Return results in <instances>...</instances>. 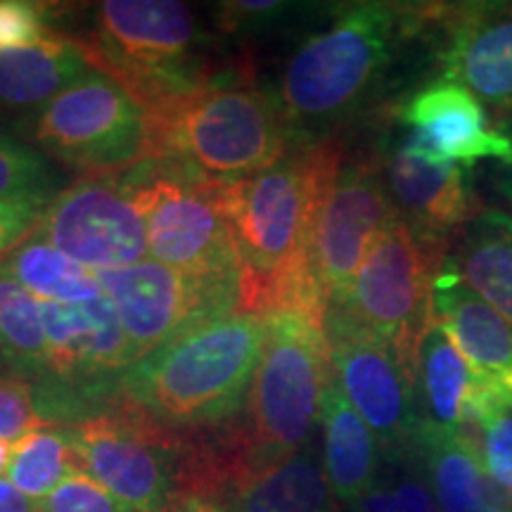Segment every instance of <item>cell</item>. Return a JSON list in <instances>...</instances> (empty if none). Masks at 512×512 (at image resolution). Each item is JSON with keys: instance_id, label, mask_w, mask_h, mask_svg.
Returning <instances> with one entry per match:
<instances>
[{"instance_id": "obj_1", "label": "cell", "mask_w": 512, "mask_h": 512, "mask_svg": "<svg viewBox=\"0 0 512 512\" xmlns=\"http://www.w3.org/2000/svg\"><path fill=\"white\" fill-rule=\"evenodd\" d=\"M332 140L297 143L259 174L216 181L240 259V311H304L325 318L311 275V238L330 185L342 171Z\"/></svg>"}, {"instance_id": "obj_2", "label": "cell", "mask_w": 512, "mask_h": 512, "mask_svg": "<svg viewBox=\"0 0 512 512\" xmlns=\"http://www.w3.org/2000/svg\"><path fill=\"white\" fill-rule=\"evenodd\" d=\"M264 342V316L240 309L219 313L133 363L119 389L164 425L230 420L247 403Z\"/></svg>"}, {"instance_id": "obj_3", "label": "cell", "mask_w": 512, "mask_h": 512, "mask_svg": "<svg viewBox=\"0 0 512 512\" xmlns=\"http://www.w3.org/2000/svg\"><path fill=\"white\" fill-rule=\"evenodd\" d=\"M437 5L358 3L287 62L280 105L294 133L335 124L368 98L403 43L434 24Z\"/></svg>"}, {"instance_id": "obj_4", "label": "cell", "mask_w": 512, "mask_h": 512, "mask_svg": "<svg viewBox=\"0 0 512 512\" xmlns=\"http://www.w3.org/2000/svg\"><path fill=\"white\" fill-rule=\"evenodd\" d=\"M145 114L147 159H169L214 181L259 174L297 145L280 100L242 81H204Z\"/></svg>"}, {"instance_id": "obj_5", "label": "cell", "mask_w": 512, "mask_h": 512, "mask_svg": "<svg viewBox=\"0 0 512 512\" xmlns=\"http://www.w3.org/2000/svg\"><path fill=\"white\" fill-rule=\"evenodd\" d=\"M332 377L323 318L304 311L266 316V342L247 396V470H264L311 444Z\"/></svg>"}, {"instance_id": "obj_6", "label": "cell", "mask_w": 512, "mask_h": 512, "mask_svg": "<svg viewBox=\"0 0 512 512\" xmlns=\"http://www.w3.org/2000/svg\"><path fill=\"white\" fill-rule=\"evenodd\" d=\"M145 219L150 256L190 278L240 294V259L216 181L169 159L126 171Z\"/></svg>"}, {"instance_id": "obj_7", "label": "cell", "mask_w": 512, "mask_h": 512, "mask_svg": "<svg viewBox=\"0 0 512 512\" xmlns=\"http://www.w3.org/2000/svg\"><path fill=\"white\" fill-rule=\"evenodd\" d=\"M197 24L176 0H107L93 34L81 41L95 69L117 79L145 110L192 91L207 79L192 67Z\"/></svg>"}, {"instance_id": "obj_8", "label": "cell", "mask_w": 512, "mask_h": 512, "mask_svg": "<svg viewBox=\"0 0 512 512\" xmlns=\"http://www.w3.org/2000/svg\"><path fill=\"white\" fill-rule=\"evenodd\" d=\"M34 138L50 157L86 176L124 174L150 157L145 107L95 67L43 107Z\"/></svg>"}, {"instance_id": "obj_9", "label": "cell", "mask_w": 512, "mask_h": 512, "mask_svg": "<svg viewBox=\"0 0 512 512\" xmlns=\"http://www.w3.org/2000/svg\"><path fill=\"white\" fill-rule=\"evenodd\" d=\"M444 252L446 247L425 240L396 214L368 249L347 302L330 309L347 313L415 366L422 332L432 320L434 280Z\"/></svg>"}, {"instance_id": "obj_10", "label": "cell", "mask_w": 512, "mask_h": 512, "mask_svg": "<svg viewBox=\"0 0 512 512\" xmlns=\"http://www.w3.org/2000/svg\"><path fill=\"white\" fill-rule=\"evenodd\" d=\"M335 380L389 460L406 458L422 425L415 366L399 349L328 309L323 318Z\"/></svg>"}, {"instance_id": "obj_11", "label": "cell", "mask_w": 512, "mask_h": 512, "mask_svg": "<svg viewBox=\"0 0 512 512\" xmlns=\"http://www.w3.org/2000/svg\"><path fill=\"white\" fill-rule=\"evenodd\" d=\"M88 475L136 512H169L178 503L174 441L155 418L131 403L69 427Z\"/></svg>"}, {"instance_id": "obj_12", "label": "cell", "mask_w": 512, "mask_h": 512, "mask_svg": "<svg viewBox=\"0 0 512 512\" xmlns=\"http://www.w3.org/2000/svg\"><path fill=\"white\" fill-rule=\"evenodd\" d=\"M34 233L93 271L140 264L150 254L145 219L124 174H95L57 192Z\"/></svg>"}, {"instance_id": "obj_13", "label": "cell", "mask_w": 512, "mask_h": 512, "mask_svg": "<svg viewBox=\"0 0 512 512\" xmlns=\"http://www.w3.org/2000/svg\"><path fill=\"white\" fill-rule=\"evenodd\" d=\"M399 214L370 162H347L320 204L311 238V275L325 306L347 302L368 249Z\"/></svg>"}, {"instance_id": "obj_14", "label": "cell", "mask_w": 512, "mask_h": 512, "mask_svg": "<svg viewBox=\"0 0 512 512\" xmlns=\"http://www.w3.org/2000/svg\"><path fill=\"white\" fill-rule=\"evenodd\" d=\"M95 278L117 309L138 361L192 325L240 309V294L235 290L200 283L155 259L95 271Z\"/></svg>"}, {"instance_id": "obj_15", "label": "cell", "mask_w": 512, "mask_h": 512, "mask_svg": "<svg viewBox=\"0 0 512 512\" xmlns=\"http://www.w3.org/2000/svg\"><path fill=\"white\" fill-rule=\"evenodd\" d=\"M441 79L467 88L484 107L512 110V3L437 10Z\"/></svg>"}, {"instance_id": "obj_16", "label": "cell", "mask_w": 512, "mask_h": 512, "mask_svg": "<svg viewBox=\"0 0 512 512\" xmlns=\"http://www.w3.org/2000/svg\"><path fill=\"white\" fill-rule=\"evenodd\" d=\"M401 119L411 128L403 143L422 157L460 166L498 159L512 166V138L491 126L482 100L456 81L439 76L415 91Z\"/></svg>"}, {"instance_id": "obj_17", "label": "cell", "mask_w": 512, "mask_h": 512, "mask_svg": "<svg viewBox=\"0 0 512 512\" xmlns=\"http://www.w3.org/2000/svg\"><path fill=\"white\" fill-rule=\"evenodd\" d=\"M387 188L403 221L422 238L446 247V240L470 226L472 192L460 164L434 162L401 143L389 157Z\"/></svg>"}, {"instance_id": "obj_18", "label": "cell", "mask_w": 512, "mask_h": 512, "mask_svg": "<svg viewBox=\"0 0 512 512\" xmlns=\"http://www.w3.org/2000/svg\"><path fill=\"white\" fill-rule=\"evenodd\" d=\"M432 316L479 380L512 387V325L458 278L448 259L434 280Z\"/></svg>"}, {"instance_id": "obj_19", "label": "cell", "mask_w": 512, "mask_h": 512, "mask_svg": "<svg viewBox=\"0 0 512 512\" xmlns=\"http://www.w3.org/2000/svg\"><path fill=\"white\" fill-rule=\"evenodd\" d=\"M484 384L432 316L415 354V389L422 422L465 432Z\"/></svg>"}, {"instance_id": "obj_20", "label": "cell", "mask_w": 512, "mask_h": 512, "mask_svg": "<svg viewBox=\"0 0 512 512\" xmlns=\"http://www.w3.org/2000/svg\"><path fill=\"white\" fill-rule=\"evenodd\" d=\"M323 467L332 496L356 503L377 482L382 446L366 420L356 413L332 373L320 408Z\"/></svg>"}, {"instance_id": "obj_21", "label": "cell", "mask_w": 512, "mask_h": 512, "mask_svg": "<svg viewBox=\"0 0 512 512\" xmlns=\"http://www.w3.org/2000/svg\"><path fill=\"white\" fill-rule=\"evenodd\" d=\"M406 458L425 477L439 512H482L489 505V482L465 432L422 422Z\"/></svg>"}, {"instance_id": "obj_22", "label": "cell", "mask_w": 512, "mask_h": 512, "mask_svg": "<svg viewBox=\"0 0 512 512\" xmlns=\"http://www.w3.org/2000/svg\"><path fill=\"white\" fill-rule=\"evenodd\" d=\"M93 69L79 38L55 34L36 46L0 53V107L38 110Z\"/></svg>"}, {"instance_id": "obj_23", "label": "cell", "mask_w": 512, "mask_h": 512, "mask_svg": "<svg viewBox=\"0 0 512 512\" xmlns=\"http://www.w3.org/2000/svg\"><path fill=\"white\" fill-rule=\"evenodd\" d=\"M323 460L309 444L264 470H247L228 512H330Z\"/></svg>"}, {"instance_id": "obj_24", "label": "cell", "mask_w": 512, "mask_h": 512, "mask_svg": "<svg viewBox=\"0 0 512 512\" xmlns=\"http://www.w3.org/2000/svg\"><path fill=\"white\" fill-rule=\"evenodd\" d=\"M458 278L512 325V216L479 211L463 230L456 254L446 256Z\"/></svg>"}, {"instance_id": "obj_25", "label": "cell", "mask_w": 512, "mask_h": 512, "mask_svg": "<svg viewBox=\"0 0 512 512\" xmlns=\"http://www.w3.org/2000/svg\"><path fill=\"white\" fill-rule=\"evenodd\" d=\"M0 368L5 377L38 387L50 380L48 342L38 299L0 261Z\"/></svg>"}, {"instance_id": "obj_26", "label": "cell", "mask_w": 512, "mask_h": 512, "mask_svg": "<svg viewBox=\"0 0 512 512\" xmlns=\"http://www.w3.org/2000/svg\"><path fill=\"white\" fill-rule=\"evenodd\" d=\"M3 266L41 302L86 304L105 294L95 271L62 254L38 233H31L22 245L12 249Z\"/></svg>"}, {"instance_id": "obj_27", "label": "cell", "mask_w": 512, "mask_h": 512, "mask_svg": "<svg viewBox=\"0 0 512 512\" xmlns=\"http://www.w3.org/2000/svg\"><path fill=\"white\" fill-rule=\"evenodd\" d=\"M81 467L67 425H43L12 444L5 479L29 501L41 503Z\"/></svg>"}, {"instance_id": "obj_28", "label": "cell", "mask_w": 512, "mask_h": 512, "mask_svg": "<svg viewBox=\"0 0 512 512\" xmlns=\"http://www.w3.org/2000/svg\"><path fill=\"white\" fill-rule=\"evenodd\" d=\"M498 503L512 510V389L486 382L465 430Z\"/></svg>"}, {"instance_id": "obj_29", "label": "cell", "mask_w": 512, "mask_h": 512, "mask_svg": "<svg viewBox=\"0 0 512 512\" xmlns=\"http://www.w3.org/2000/svg\"><path fill=\"white\" fill-rule=\"evenodd\" d=\"M55 178L41 152L0 131V204L46 209L55 197Z\"/></svg>"}, {"instance_id": "obj_30", "label": "cell", "mask_w": 512, "mask_h": 512, "mask_svg": "<svg viewBox=\"0 0 512 512\" xmlns=\"http://www.w3.org/2000/svg\"><path fill=\"white\" fill-rule=\"evenodd\" d=\"M399 460L401 470L387 479H377L370 489L351 503V512H439L425 477L408 458Z\"/></svg>"}, {"instance_id": "obj_31", "label": "cell", "mask_w": 512, "mask_h": 512, "mask_svg": "<svg viewBox=\"0 0 512 512\" xmlns=\"http://www.w3.org/2000/svg\"><path fill=\"white\" fill-rule=\"evenodd\" d=\"M36 505L38 512H136L121 503L112 491H107L98 479L88 475L83 467L72 472L53 494Z\"/></svg>"}, {"instance_id": "obj_32", "label": "cell", "mask_w": 512, "mask_h": 512, "mask_svg": "<svg viewBox=\"0 0 512 512\" xmlns=\"http://www.w3.org/2000/svg\"><path fill=\"white\" fill-rule=\"evenodd\" d=\"M50 5L29 0H0V53L36 46L55 36L50 27Z\"/></svg>"}, {"instance_id": "obj_33", "label": "cell", "mask_w": 512, "mask_h": 512, "mask_svg": "<svg viewBox=\"0 0 512 512\" xmlns=\"http://www.w3.org/2000/svg\"><path fill=\"white\" fill-rule=\"evenodd\" d=\"M43 425L34 387L17 377L0 375V441L15 444Z\"/></svg>"}, {"instance_id": "obj_34", "label": "cell", "mask_w": 512, "mask_h": 512, "mask_svg": "<svg viewBox=\"0 0 512 512\" xmlns=\"http://www.w3.org/2000/svg\"><path fill=\"white\" fill-rule=\"evenodd\" d=\"M43 209L29 204H0V261L34 233Z\"/></svg>"}, {"instance_id": "obj_35", "label": "cell", "mask_w": 512, "mask_h": 512, "mask_svg": "<svg viewBox=\"0 0 512 512\" xmlns=\"http://www.w3.org/2000/svg\"><path fill=\"white\" fill-rule=\"evenodd\" d=\"M0 512H38V505L19 494L8 479H0Z\"/></svg>"}, {"instance_id": "obj_36", "label": "cell", "mask_w": 512, "mask_h": 512, "mask_svg": "<svg viewBox=\"0 0 512 512\" xmlns=\"http://www.w3.org/2000/svg\"><path fill=\"white\" fill-rule=\"evenodd\" d=\"M169 512H228V510L204 496H188L185 501H178Z\"/></svg>"}, {"instance_id": "obj_37", "label": "cell", "mask_w": 512, "mask_h": 512, "mask_svg": "<svg viewBox=\"0 0 512 512\" xmlns=\"http://www.w3.org/2000/svg\"><path fill=\"white\" fill-rule=\"evenodd\" d=\"M10 458H12V444H8V441H0V479H3L5 472H8Z\"/></svg>"}, {"instance_id": "obj_38", "label": "cell", "mask_w": 512, "mask_h": 512, "mask_svg": "<svg viewBox=\"0 0 512 512\" xmlns=\"http://www.w3.org/2000/svg\"><path fill=\"white\" fill-rule=\"evenodd\" d=\"M482 512H512V510L505 508V505H501V503H489Z\"/></svg>"}, {"instance_id": "obj_39", "label": "cell", "mask_w": 512, "mask_h": 512, "mask_svg": "<svg viewBox=\"0 0 512 512\" xmlns=\"http://www.w3.org/2000/svg\"><path fill=\"white\" fill-rule=\"evenodd\" d=\"M505 192H508V197L512 200V174L505 178Z\"/></svg>"}, {"instance_id": "obj_40", "label": "cell", "mask_w": 512, "mask_h": 512, "mask_svg": "<svg viewBox=\"0 0 512 512\" xmlns=\"http://www.w3.org/2000/svg\"><path fill=\"white\" fill-rule=\"evenodd\" d=\"M508 136H510V138H512V133H508Z\"/></svg>"}, {"instance_id": "obj_41", "label": "cell", "mask_w": 512, "mask_h": 512, "mask_svg": "<svg viewBox=\"0 0 512 512\" xmlns=\"http://www.w3.org/2000/svg\"><path fill=\"white\" fill-rule=\"evenodd\" d=\"M510 389H512V387H510Z\"/></svg>"}]
</instances>
